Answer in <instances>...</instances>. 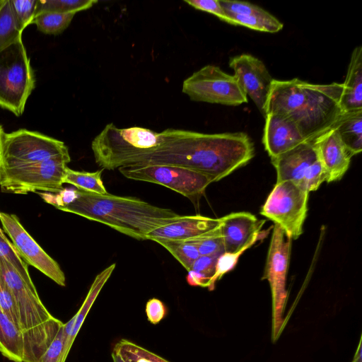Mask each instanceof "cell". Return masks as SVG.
Segmentation results:
<instances>
[{
	"instance_id": "obj_21",
	"label": "cell",
	"mask_w": 362,
	"mask_h": 362,
	"mask_svg": "<svg viewBox=\"0 0 362 362\" xmlns=\"http://www.w3.org/2000/svg\"><path fill=\"white\" fill-rule=\"evenodd\" d=\"M351 155L362 151V109L343 112L332 127Z\"/></svg>"
},
{
	"instance_id": "obj_11",
	"label": "cell",
	"mask_w": 362,
	"mask_h": 362,
	"mask_svg": "<svg viewBox=\"0 0 362 362\" xmlns=\"http://www.w3.org/2000/svg\"><path fill=\"white\" fill-rule=\"evenodd\" d=\"M125 177L160 185L190 199L200 197L213 182L208 176L185 168L168 165H131L119 168Z\"/></svg>"
},
{
	"instance_id": "obj_9",
	"label": "cell",
	"mask_w": 362,
	"mask_h": 362,
	"mask_svg": "<svg viewBox=\"0 0 362 362\" xmlns=\"http://www.w3.org/2000/svg\"><path fill=\"white\" fill-rule=\"evenodd\" d=\"M69 156L65 144L36 132L19 129L4 134L0 167H17Z\"/></svg>"
},
{
	"instance_id": "obj_4",
	"label": "cell",
	"mask_w": 362,
	"mask_h": 362,
	"mask_svg": "<svg viewBox=\"0 0 362 362\" xmlns=\"http://www.w3.org/2000/svg\"><path fill=\"white\" fill-rule=\"evenodd\" d=\"M161 134L134 127L119 129L108 124L91 143L96 163L105 170L136 164L160 144Z\"/></svg>"
},
{
	"instance_id": "obj_28",
	"label": "cell",
	"mask_w": 362,
	"mask_h": 362,
	"mask_svg": "<svg viewBox=\"0 0 362 362\" xmlns=\"http://www.w3.org/2000/svg\"><path fill=\"white\" fill-rule=\"evenodd\" d=\"M113 351L119 354L126 362H170L125 339L117 341L114 346Z\"/></svg>"
},
{
	"instance_id": "obj_30",
	"label": "cell",
	"mask_w": 362,
	"mask_h": 362,
	"mask_svg": "<svg viewBox=\"0 0 362 362\" xmlns=\"http://www.w3.org/2000/svg\"><path fill=\"white\" fill-rule=\"evenodd\" d=\"M96 3V0H37L35 16L43 12L76 13L90 8Z\"/></svg>"
},
{
	"instance_id": "obj_22",
	"label": "cell",
	"mask_w": 362,
	"mask_h": 362,
	"mask_svg": "<svg viewBox=\"0 0 362 362\" xmlns=\"http://www.w3.org/2000/svg\"><path fill=\"white\" fill-rule=\"evenodd\" d=\"M24 342L19 327L0 308V352L13 362H23Z\"/></svg>"
},
{
	"instance_id": "obj_42",
	"label": "cell",
	"mask_w": 362,
	"mask_h": 362,
	"mask_svg": "<svg viewBox=\"0 0 362 362\" xmlns=\"http://www.w3.org/2000/svg\"><path fill=\"white\" fill-rule=\"evenodd\" d=\"M5 132L0 124V166H1V146H2V140Z\"/></svg>"
},
{
	"instance_id": "obj_6",
	"label": "cell",
	"mask_w": 362,
	"mask_h": 362,
	"mask_svg": "<svg viewBox=\"0 0 362 362\" xmlns=\"http://www.w3.org/2000/svg\"><path fill=\"white\" fill-rule=\"evenodd\" d=\"M70 156L17 167H0V187L4 192L25 194L63 189V178Z\"/></svg>"
},
{
	"instance_id": "obj_29",
	"label": "cell",
	"mask_w": 362,
	"mask_h": 362,
	"mask_svg": "<svg viewBox=\"0 0 362 362\" xmlns=\"http://www.w3.org/2000/svg\"><path fill=\"white\" fill-rule=\"evenodd\" d=\"M76 13L43 12L37 14L32 22L43 33L58 35L71 23Z\"/></svg>"
},
{
	"instance_id": "obj_43",
	"label": "cell",
	"mask_w": 362,
	"mask_h": 362,
	"mask_svg": "<svg viewBox=\"0 0 362 362\" xmlns=\"http://www.w3.org/2000/svg\"><path fill=\"white\" fill-rule=\"evenodd\" d=\"M0 217H1V213H0ZM0 236H1V238H3L4 239H6V238H7V237H6V235L4 234V230H3L2 229H1V228H0Z\"/></svg>"
},
{
	"instance_id": "obj_16",
	"label": "cell",
	"mask_w": 362,
	"mask_h": 362,
	"mask_svg": "<svg viewBox=\"0 0 362 362\" xmlns=\"http://www.w3.org/2000/svg\"><path fill=\"white\" fill-rule=\"evenodd\" d=\"M264 117L262 142L271 158L307 141L296 125L286 117L269 112Z\"/></svg>"
},
{
	"instance_id": "obj_41",
	"label": "cell",
	"mask_w": 362,
	"mask_h": 362,
	"mask_svg": "<svg viewBox=\"0 0 362 362\" xmlns=\"http://www.w3.org/2000/svg\"><path fill=\"white\" fill-rule=\"evenodd\" d=\"M112 358L113 362H126V361L116 351L112 350Z\"/></svg>"
},
{
	"instance_id": "obj_19",
	"label": "cell",
	"mask_w": 362,
	"mask_h": 362,
	"mask_svg": "<svg viewBox=\"0 0 362 362\" xmlns=\"http://www.w3.org/2000/svg\"><path fill=\"white\" fill-rule=\"evenodd\" d=\"M220 224V218L200 215L180 216L170 223L160 226L146 235V239L156 243L162 240H186L204 234Z\"/></svg>"
},
{
	"instance_id": "obj_38",
	"label": "cell",
	"mask_w": 362,
	"mask_h": 362,
	"mask_svg": "<svg viewBox=\"0 0 362 362\" xmlns=\"http://www.w3.org/2000/svg\"><path fill=\"white\" fill-rule=\"evenodd\" d=\"M192 7L211 13L224 21L225 12L220 4L219 0H185Z\"/></svg>"
},
{
	"instance_id": "obj_26",
	"label": "cell",
	"mask_w": 362,
	"mask_h": 362,
	"mask_svg": "<svg viewBox=\"0 0 362 362\" xmlns=\"http://www.w3.org/2000/svg\"><path fill=\"white\" fill-rule=\"evenodd\" d=\"M218 258L217 256H199L188 271L187 283L190 286L207 288L210 291Z\"/></svg>"
},
{
	"instance_id": "obj_18",
	"label": "cell",
	"mask_w": 362,
	"mask_h": 362,
	"mask_svg": "<svg viewBox=\"0 0 362 362\" xmlns=\"http://www.w3.org/2000/svg\"><path fill=\"white\" fill-rule=\"evenodd\" d=\"M318 159L314 141H305L271 158L276 172V182L291 180L299 183L308 168Z\"/></svg>"
},
{
	"instance_id": "obj_32",
	"label": "cell",
	"mask_w": 362,
	"mask_h": 362,
	"mask_svg": "<svg viewBox=\"0 0 362 362\" xmlns=\"http://www.w3.org/2000/svg\"><path fill=\"white\" fill-rule=\"evenodd\" d=\"M0 258L6 260L29 284H34L28 272V264L20 257L12 243L0 236Z\"/></svg>"
},
{
	"instance_id": "obj_8",
	"label": "cell",
	"mask_w": 362,
	"mask_h": 362,
	"mask_svg": "<svg viewBox=\"0 0 362 362\" xmlns=\"http://www.w3.org/2000/svg\"><path fill=\"white\" fill-rule=\"evenodd\" d=\"M308 190L291 180L276 183L260 214L279 226L286 237L298 239L308 213Z\"/></svg>"
},
{
	"instance_id": "obj_24",
	"label": "cell",
	"mask_w": 362,
	"mask_h": 362,
	"mask_svg": "<svg viewBox=\"0 0 362 362\" xmlns=\"http://www.w3.org/2000/svg\"><path fill=\"white\" fill-rule=\"evenodd\" d=\"M103 169L95 172H85L66 169L63 183L71 184L76 189L98 194L108 192L103 182L101 175Z\"/></svg>"
},
{
	"instance_id": "obj_40",
	"label": "cell",
	"mask_w": 362,
	"mask_h": 362,
	"mask_svg": "<svg viewBox=\"0 0 362 362\" xmlns=\"http://www.w3.org/2000/svg\"><path fill=\"white\" fill-rule=\"evenodd\" d=\"M351 362H362L361 337Z\"/></svg>"
},
{
	"instance_id": "obj_34",
	"label": "cell",
	"mask_w": 362,
	"mask_h": 362,
	"mask_svg": "<svg viewBox=\"0 0 362 362\" xmlns=\"http://www.w3.org/2000/svg\"><path fill=\"white\" fill-rule=\"evenodd\" d=\"M327 181V173L319 158L306 170L303 179L298 183L308 192L317 190L320 185Z\"/></svg>"
},
{
	"instance_id": "obj_39",
	"label": "cell",
	"mask_w": 362,
	"mask_h": 362,
	"mask_svg": "<svg viewBox=\"0 0 362 362\" xmlns=\"http://www.w3.org/2000/svg\"><path fill=\"white\" fill-rule=\"evenodd\" d=\"M146 313L148 320L153 325L159 323L166 315L167 309L159 299H149L146 304Z\"/></svg>"
},
{
	"instance_id": "obj_2",
	"label": "cell",
	"mask_w": 362,
	"mask_h": 362,
	"mask_svg": "<svg viewBox=\"0 0 362 362\" xmlns=\"http://www.w3.org/2000/svg\"><path fill=\"white\" fill-rule=\"evenodd\" d=\"M342 83L313 84L298 78L274 79L265 107L291 119L306 141L330 129L343 113ZM264 115V116H265Z\"/></svg>"
},
{
	"instance_id": "obj_20",
	"label": "cell",
	"mask_w": 362,
	"mask_h": 362,
	"mask_svg": "<svg viewBox=\"0 0 362 362\" xmlns=\"http://www.w3.org/2000/svg\"><path fill=\"white\" fill-rule=\"evenodd\" d=\"M340 107L343 112L362 109V46L354 48L348 66Z\"/></svg>"
},
{
	"instance_id": "obj_14",
	"label": "cell",
	"mask_w": 362,
	"mask_h": 362,
	"mask_svg": "<svg viewBox=\"0 0 362 362\" xmlns=\"http://www.w3.org/2000/svg\"><path fill=\"white\" fill-rule=\"evenodd\" d=\"M265 220H259L249 212L231 213L220 218V228L226 253L248 249L262 240L268 232L261 231Z\"/></svg>"
},
{
	"instance_id": "obj_10",
	"label": "cell",
	"mask_w": 362,
	"mask_h": 362,
	"mask_svg": "<svg viewBox=\"0 0 362 362\" xmlns=\"http://www.w3.org/2000/svg\"><path fill=\"white\" fill-rule=\"evenodd\" d=\"M182 92L197 102L230 106L247 102L236 77L214 65H206L187 78L182 83Z\"/></svg>"
},
{
	"instance_id": "obj_15",
	"label": "cell",
	"mask_w": 362,
	"mask_h": 362,
	"mask_svg": "<svg viewBox=\"0 0 362 362\" xmlns=\"http://www.w3.org/2000/svg\"><path fill=\"white\" fill-rule=\"evenodd\" d=\"M226 15L224 21L235 25H242L250 29L277 33L283 23L262 8L250 2L219 0Z\"/></svg>"
},
{
	"instance_id": "obj_7",
	"label": "cell",
	"mask_w": 362,
	"mask_h": 362,
	"mask_svg": "<svg viewBox=\"0 0 362 362\" xmlns=\"http://www.w3.org/2000/svg\"><path fill=\"white\" fill-rule=\"evenodd\" d=\"M292 240L286 236L281 228L274 224L268 250L262 279L268 281L272 293V341L279 338L286 324L284 315L288 291L286 288Z\"/></svg>"
},
{
	"instance_id": "obj_5",
	"label": "cell",
	"mask_w": 362,
	"mask_h": 362,
	"mask_svg": "<svg viewBox=\"0 0 362 362\" xmlns=\"http://www.w3.org/2000/svg\"><path fill=\"white\" fill-rule=\"evenodd\" d=\"M35 88V77L23 40L0 52V106L21 116Z\"/></svg>"
},
{
	"instance_id": "obj_13",
	"label": "cell",
	"mask_w": 362,
	"mask_h": 362,
	"mask_svg": "<svg viewBox=\"0 0 362 362\" xmlns=\"http://www.w3.org/2000/svg\"><path fill=\"white\" fill-rule=\"evenodd\" d=\"M229 66L233 69L234 76L244 93L252 100L264 117L274 80L265 64L251 54H242L231 57Z\"/></svg>"
},
{
	"instance_id": "obj_37",
	"label": "cell",
	"mask_w": 362,
	"mask_h": 362,
	"mask_svg": "<svg viewBox=\"0 0 362 362\" xmlns=\"http://www.w3.org/2000/svg\"><path fill=\"white\" fill-rule=\"evenodd\" d=\"M63 326L38 362H64L63 360L64 347Z\"/></svg>"
},
{
	"instance_id": "obj_25",
	"label": "cell",
	"mask_w": 362,
	"mask_h": 362,
	"mask_svg": "<svg viewBox=\"0 0 362 362\" xmlns=\"http://www.w3.org/2000/svg\"><path fill=\"white\" fill-rule=\"evenodd\" d=\"M22 33L15 20L10 0H0V52L22 40Z\"/></svg>"
},
{
	"instance_id": "obj_12",
	"label": "cell",
	"mask_w": 362,
	"mask_h": 362,
	"mask_svg": "<svg viewBox=\"0 0 362 362\" xmlns=\"http://www.w3.org/2000/svg\"><path fill=\"white\" fill-rule=\"evenodd\" d=\"M0 221L5 232L20 257L61 286L66 285V278L57 262L26 231L15 214L1 213Z\"/></svg>"
},
{
	"instance_id": "obj_33",
	"label": "cell",
	"mask_w": 362,
	"mask_h": 362,
	"mask_svg": "<svg viewBox=\"0 0 362 362\" xmlns=\"http://www.w3.org/2000/svg\"><path fill=\"white\" fill-rule=\"evenodd\" d=\"M10 2L15 20L23 32L34 19L37 0H10Z\"/></svg>"
},
{
	"instance_id": "obj_36",
	"label": "cell",
	"mask_w": 362,
	"mask_h": 362,
	"mask_svg": "<svg viewBox=\"0 0 362 362\" xmlns=\"http://www.w3.org/2000/svg\"><path fill=\"white\" fill-rule=\"evenodd\" d=\"M0 308L21 329L19 315L13 298L1 276Z\"/></svg>"
},
{
	"instance_id": "obj_35",
	"label": "cell",
	"mask_w": 362,
	"mask_h": 362,
	"mask_svg": "<svg viewBox=\"0 0 362 362\" xmlns=\"http://www.w3.org/2000/svg\"><path fill=\"white\" fill-rule=\"evenodd\" d=\"M36 193L45 202L53 205L58 209L74 202L78 196V189L76 188H63V189L57 193L46 192H37Z\"/></svg>"
},
{
	"instance_id": "obj_31",
	"label": "cell",
	"mask_w": 362,
	"mask_h": 362,
	"mask_svg": "<svg viewBox=\"0 0 362 362\" xmlns=\"http://www.w3.org/2000/svg\"><path fill=\"white\" fill-rule=\"evenodd\" d=\"M158 243L165 247L187 272L200 256L197 247L185 240H162Z\"/></svg>"
},
{
	"instance_id": "obj_27",
	"label": "cell",
	"mask_w": 362,
	"mask_h": 362,
	"mask_svg": "<svg viewBox=\"0 0 362 362\" xmlns=\"http://www.w3.org/2000/svg\"><path fill=\"white\" fill-rule=\"evenodd\" d=\"M185 241L194 244L200 256L219 257L225 252L220 224L215 228Z\"/></svg>"
},
{
	"instance_id": "obj_23",
	"label": "cell",
	"mask_w": 362,
	"mask_h": 362,
	"mask_svg": "<svg viewBox=\"0 0 362 362\" xmlns=\"http://www.w3.org/2000/svg\"><path fill=\"white\" fill-rule=\"evenodd\" d=\"M115 266V264L110 265L98 274L95 278L81 307L75 315V321L69 341V347L70 349L90 308L103 286L110 277Z\"/></svg>"
},
{
	"instance_id": "obj_1",
	"label": "cell",
	"mask_w": 362,
	"mask_h": 362,
	"mask_svg": "<svg viewBox=\"0 0 362 362\" xmlns=\"http://www.w3.org/2000/svg\"><path fill=\"white\" fill-rule=\"evenodd\" d=\"M158 147L134 165H168L190 169L209 177L213 182L245 165L255 147L245 132L204 134L167 129Z\"/></svg>"
},
{
	"instance_id": "obj_17",
	"label": "cell",
	"mask_w": 362,
	"mask_h": 362,
	"mask_svg": "<svg viewBox=\"0 0 362 362\" xmlns=\"http://www.w3.org/2000/svg\"><path fill=\"white\" fill-rule=\"evenodd\" d=\"M314 144L327 173V182L341 179L346 173L352 157L335 130H327L314 140Z\"/></svg>"
},
{
	"instance_id": "obj_3",
	"label": "cell",
	"mask_w": 362,
	"mask_h": 362,
	"mask_svg": "<svg viewBox=\"0 0 362 362\" xmlns=\"http://www.w3.org/2000/svg\"><path fill=\"white\" fill-rule=\"evenodd\" d=\"M78 198L59 209L98 221L136 240L181 215L132 197L98 194L78 189Z\"/></svg>"
}]
</instances>
